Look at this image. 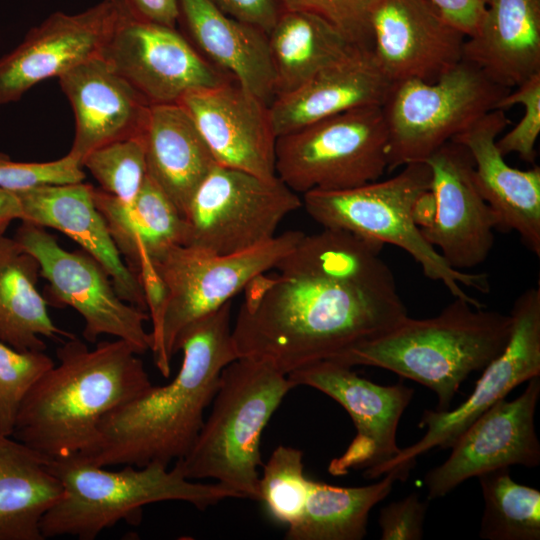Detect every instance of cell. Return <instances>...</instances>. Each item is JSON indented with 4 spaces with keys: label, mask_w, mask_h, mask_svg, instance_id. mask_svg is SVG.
Segmentation results:
<instances>
[{
    "label": "cell",
    "mask_w": 540,
    "mask_h": 540,
    "mask_svg": "<svg viewBox=\"0 0 540 540\" xmlns=\"http://www.w3.org/2000/svg\"><path fill=\"white\" fill-rule=\"evenodd\" d=\"M382 248L337 229L304 234L276 272L243 289L232 325L238 358L289 375L395 327L408 312Z\"/></svg>",
    "instance_id": "obj_1"
},
{
    "label": "cell",
    "mask_w": 540,
    "mask_h": 540,
    "mask_svg": "<svg viewBox=\"0 0 540 540\" xmlns=\"http://www.w3.org/2000/svg\"><path fill=\"white\" fill-rule=\"evenodd\" d=\"M232 302L186 326L175 343L183 360L174 379L115 408L99 422L78 455L92 464L168 466L193 446L223 369L238 358L231 325Z\"/></svg>",
    "instance_id": "obj_2"
},
{
    "label": "cell",
    "mask_w": 540,
    "mask_h": 540,
    "mask_svg": "<svg viewBox=\"0 0 540 540\" xmlns=\"http://www.w3.org/2000/svg\"><path fill=\"white\" fill-rule=\"evenodd\" d=\"M56 355L59 364L23 399L12 433L50 460L81 452L106 414L153 385L135 348L122 339L89 349L74 336Z\"/></svg>",
    "instance_id": "obj_3"
},
{
    "label": "cell",
    "mask_w": 540,
    "mask_h": 540,
    "mask_svg": "<svg viewBox=\"0 0 540 540\" xmlns=\"http://www.w3.org/2000/svg\"><path fill=\"white\" fill-rule=\"evenodd\" d=\"M512 318L454 298L438 315L407 316L386 333L354 346L333 361L389 370L428 387L436 410L450 409L461 383L483 370L505 348Z\"/></svg>",
    "instance_id": "obj_4"
},
{
    "label": "cell",
    "mask_w": 540,
    "mask_h": 540,
    "mask_svg": "<svg viewBox=\"0 0 540 540\" xmlns=\"http://www.w3.org/2000/svg\"><path fill=\"white\" fill-rule=\"evenodd\" d=\"M50 466L63 494L41 520L44 539L94 540L120 521L138 523L142 508L157 502L184 501L205 510L224 499L238 498L217 482L188 479L177 462L171 469L151 463L111 471L75 454L51 460Z\"/></svg>",
    "instance_id": "obj_5"
},
{
    "label": "cell",
    "mask_w": 540,
    "mask_h": 540,
    "mask_svg": "<svg viewBox=\"0 0 540 540\" xmlns=\"http://www.w3.org/2000/svg\"><path fill=\"white\" fill-rule=\"evenodd\" d=\"M289 377L266 362L237 358L222 371L213 406L189 452L176 461L195 481L213 479L259 501L260 441L288 392Z\"/></svg>",
    "instance_id": "obj_6"
},
{
    "label": "cell",
    "mask_w": 540,
    "mask_h": 540,
    "mask_svg": "<svg viewBox=\"0 0 540 540\" xmlns=\"http://www.w3.org/2000/svg\"><path fill=\"white\" fill-rule=\"evenodd\" d=\"M396 175L357 187L303 194L302 205L322 228L349 232L361 239L403 249L424 275L442 282L454 298L485 306L466 293L463 286L482 293L490 290L488 276L452 268L423 236L417 223V207L431 188L426 162L409 163Z\"/></svg>",
    "instance_id": "obj_7"
},
{
    "label": "cell",
    "mask_w": 540,
    "mask_h": 540,
    "mask_svg": "<svg viewBox=\"0 0 540 540\" xmlns=\"http://www.w3.org/2000/svg\"><path fill=\"white\" fill-rule=\"evenodd\" d=\"M303 236L301 231H287L256 247L227 255L180 245L157 262L153 269L162 306L152 325L151 352L160 373L170 375L175 343L186 326L231 301L256 276L272 270Z\"/></svg>",
    "instance_id": "obj_8"
},
{
    "label": "cell",
    "mask_w": 540,
    "mask_h": 540,
    "mask_svg": "<svg viewBox=\"0 0 540 540\" xmlns=\"http://www.w3.org/2000/svg\"><path fill=\"white\" fill-rule=\"evenodd\" d=\"M462 59L433 82L393 83L382 105L388 130V169L425 162L510 91Z\"/></svg>",
    "instance_id": "obj_9"
},
{
    "label": "cell",
    "mask_w": 540,
    "mask_h": 540,
    "mask_svg": "<svg viewBox=\"0 0 540 540\" xmlns=\"http://www.w3.org/2000/svg\"><path fill=\"white\" fill-rule=\"evenodd\" d=\"M388 169L382 106L352 109L277 137L276 176L297 194L379 180Z\"/></svg>",
    "instance_id": "obj_10"
},
{
    "label": "cell",
    "mask_w": 540,
    "mask_h": 540,
    "mask_svg": "<svg viewBox=\"0 0 540 540\" xmlns=\"http://www.w3.org/2000/svg\"><path fill=\"white\" fill-rule=\"evenodd\" d=\"M301 206L299 195L277 176L216 165L185 212V245L220 255L251 249L271 240L281 221Z\"/></svg>",
    "instance_id": "obj_11"
},
{
    "label": "cell",
    "mask_w": 540,
    "mask_h": 540,
    "mask_svg": "<svg viewBox=\"0 0 540 540\" xmlns=\"http://www.w3.org/2000/svg\"><path fill=\"white\" fill-rule=\"evenodd\" d=\"M14 238L37 260L54 304L70 306L81 315L88 342L106 334L127 341L139 355L151 351V332L145 328L149 313L124 301L92 256L65 250L43 227L27 222H22Z\"/></svg>",
    "instance_id": "obj_12"
},
{
    "label": "cell",
    "mask_w": 540,
    "mask_h": 540,
    "mask_svg": "<svg viewBox=\"0 0 540 540\" xmlns=\"http://www.w3.org/2000/svg\"><path fill=\"white\" fill-rule=\"evenodd\" d=\"M512 328L502 352L482 371L474 390L455 409L423 411L419 427L427 428L416 443L400 449L390 460L363 473L367 479L384 475L392 468L416 463V458L429 450L451 448L458 437L481 414L516 386L540 376V286L522 292L513 303Z\"/></svg>",
    "instance_id": "obj_13"
},
{
    "label": "cell",
    "mask_w": 540,
    "mask_h": 540,
    "mask_svg": "<svg viewBox=\"0 0 540 540\" xmlns=\"http://www.w3.org/2000/svg\"><path fill=\"white\" fill-rule=\"evenodd\" d=\"M101 57L150 105L178 103L191 91L234 81L176 28L134 16L117 28Z\"/></svg>",
    "instance_id": "obj_14"
},
{
    "label": "cell",
    "mask_w": 540,
    "mask_h": 540,
    "mask_svg": "<svg viewBox=\"0 0 540 540\" xmlns=\"http://www.w3.org/2000/svg\"><path fill=\"white\" fill-rule=\"evenodd\" d=\"M131 16L125 0H100L76 14L48 16L0 59V105L17 101L39 82L60 77L101 55L117 28Z\"/></svg>",
    "instance_id": "obj_15"
},
{
    "label": "cell",
    "mask_w": 540,
    "mask_h": 540,
    "mask_svg": "<svg viewBox=\"0 0 540 540\" xmlns=\"http://www.w3.org/2000/svg\"><path fill=\"white\" fill-rule=\"evenodd\" d=\"M287 376L295 386H309L331 397L354 422L356 435L344 453L331 460V475L343 476L359 469L370 471L400 451L397 427L414 389L400 382L376 384L359 376L352 367L333 360L316 362Z\"/></svg>",
    "instance_id": "obj_16"
},
{
    "label": "cell",
    "mask_w": 540,
    "mask_h": 540,
    "mask_svg": "<svg viewBox=\"0 0 540 540\" xmlns=\"http://www.w3.org/2000/svg\"><path fill=\"white\" fill-rule=\"evenodd\" d=\"M515 399H500L458 437L450 456L423 480L427 500L441 498L471 477L513 465L540 464L535 412L540 376L531 378Z\"/></svg>",
    "instance_id": "obj_17"
},
{
    "label": "cell",
    "mask_w": 540,
    "mask_h": 540,
    "mask_svg": "<svg viewBox=\"0 0 540 540\" xmlns=\"http://www.w3.org/2000/svg\"><path fill=\"white\" fill-rule=\"evenodd\" d=\"M425 162L434 209L420 230L452 268H475L493 248L498 219L476 186L473 159L463 145L449 141Z\"/></svg>",
    "instance_id": "obj_18"
},
{
    "label": "cell",
    "mask_w": 540,
    "mask_h": 540,
    "mask_svg": "<svg viewBox=\"0 0 540 540\" xmlns=\"http://www.w3.org/2000/svg\"><path fill=\"white\" fill-rule=\"evenodd\" d=\"M371 24L372 52L392 84L433 82L463 59L467 37L429 0H379Z\"/></svg>",
    "instance_id": "obj_19"
},
{
    "label": "cell",
    "mask_w": 540,
    "mask_h": 540,
    "mask_svg": "<svg viewBox=\"0 0 540 540\" xmlns=\"http://www.w3.org/2000/svg\"><path fill=\"white\" fill-rule=\"evenodd\" d=\"M188 112L217 165L262 178L275 172L270 104L235 81L191 91L178 102Z\"/></svg>",
    "instance_id": "obj_20"
},
{
    "label": "cell",
    "mask_w": 540,
    "mask_h": 540,
    "mask_svg": "<svg viewBox=\"0 0 540 540\" xmlns=\"http://www.w3.org/2000/svg\"><path fill=\"white\" fill-rule=\"evenodd\" d=\"M510 123L503 110H492L451 141L463 145L474 163V180L498 219V230L515 231L522 243L540 256V167L510 166L496 145Z\"/></svg>",
    "instance_id": "obj_21"
},
{
    "label": "cell",
    "mask_w": 540,
    "mask_h": 540,
    "mask_svg": "<svg viewBox=\"0 0 540 540\" xmlns=\"http://www.w3.org/2000/svg\"><path fill=\"white\" fill-rule=\"evenodd\" d=\"M93 189L80 182L13 192L18 201V219L67 235L105 269L124 301L148 312L144 289L119 254L94 203Z\"/></svg>",
    "instance_id": "obj_22"
},
{
    "label": "cell",
    "mask_w": 540,
    "mask_h": 540,
    "mask_svg": "<svg viewBox=\"0 0 540 540\" xmlns=\"http://www.w3.org/2000/svg\"><path fill=\"white\" fill-rule=\"evenodd\" d=\"M58 79L75 119L69 153L81 164L89 152L102 145L143 134L151 105L101 55Z\"/></svg>",
    "instance_id": "obj_23"
},
{
    "label": "cell",
    "mask_w": 540,
    "mask_h": 540,
    "mask_svg": "<svg viewBox=\"0 0 540 540\" xmlns=\"http://www.w3.org/2000/svg\"><path fill=\"white\" fill-rule=\"evenodd\" d=\"M392 83L372 50L355 48L295 90L270 104L277 137L328 117L366 106H382Z\"/></svg>",
    "instance_id": "obj_24"
},
{
    "label": "cell",
    "mask_w": 540,
    "mask_h": 540,
    "mask_svg": "<svg viewBox=\"0 0 540 540\" xmlns=\"http://www.w3.org/2000/svg\"><path fill=\"white\" fill-rule=\"evenodd\" d=\"M184 36L211 64L268 104L275 80L267 33L236 20L210 0H177Z\"/></svg>",
    "instance_id": "obj_25"
},
{
    "label": "cell",
    "mask_w": 540,
    "mask_h": 540,
    "mask_svg": "<svg viewBox=\"0 0 540 540\" xmlns=\"http://www.w3.org/2000/svg\"><path fill=\"white\" fill-rule=\"evenodd\" d=\"M93 199L119 254L140 283L171 249L186 243L184 217L148 175L131 203L96 188Z\"/></svg>",
    "instance_id": "obj_26"
},
{
    "label": "cell",
    "mask_w": 540,
    "mask_h": 540,
    "mask_svg": "<svg viewBox=\"0 0 540 540\" xmlns=\"http://www.w3.org/2000/svg\"><path fill=\"white\" fill-rule=\"evenodd\" d=\"M463 59L508 89L540 73V0H491Z\"/></svg>",
    "instance_id": "obj_27"
},
{
    "label": "cell",
    "mask_w": 540,
    "mask_h": 540,
    "mask_svg": "<svg viewBox=\"0 0 540 540\" xmlns=\"http://www.w3.org/2000/svg\"><path fill=\"white\" fill-rule=\"evenodd\" d=\"M142 135L147 175L184 217L196 189L217 163L180 103L151 105Z\"/></svg>",
    "instance_id": "obj_28"
},
{
    "label": "cell",
    "mask_w": 540,
    "mask_h": 540,
    "mask_svg": "<svg viewBox=\"0 0 540 540\" xmlns=\"http://www.w3.org/2000/svg\"><path fill=\"white\" fill-rule=\"evenodd\" d=\"M50 463L0 432V540H44L41 520L63 494Z\"/></svg>",
    "instance_id": "obj_29"
},
{
    "label": "cell",
    "mask_w": 540,
    "mask_h": 540,
    "mask_svg": "<svg viewBox=\"0 0 540 540\" xmlns=\"http://www.w3.org/2000/svg\"><path fill=\"white\" fill-rule=\"evenodd\" d=\"M40 266L15 238L0 236V340L19 351H45L42 337L75 335L59 328L37 289Z\"/></svg>",
    "instance_id": "obj_30"
},
{
    "label": "cell",
    "mask_w": 540,
    "mask_h": 540,
    "mask_svg": "<svg viewBox=\"0 0 540 540\" xmlns=\"http://www.w3.org/2000/svg\"><path fill=\"white\" fill-rule=\"evenodd\" d=\"M416 463L392 468L385 477L360 487H339L310 480L303 512L289 526L287 540H360L367 533L371 509L385 499L398 480H406Z\"/></svg>",
    "instance_id": "obj_31"
},
{
    "label": "cell",
    "mask_w": 540,
    "mask_h": 540,
    "mask_svg": "<svg viewBox=\"0 0 540 540\" xmlns=\"http://www.w3.org/2000/svg\"><path fill=\"white\" fill-rule=\"evenodd\" d=\"M267 40L275 98L295 90L357 48L322 19L289 10H282Z\"/></svg>",
    "instance_id": "obj_32"
},
{
    "label": "cell",
    "mask_w": 540,
    "mask_h": 540,
    "mask_svg": "<svg viewBox=\"0 0 540 540\" xmlns=\"http://www.w3.org/2000/svg\"><path fill=\"white\" fill-rule=\"evenodd\" d=\"M484 499L479 537L488 540H539L540 492L515 482L509 468L478 476Z\"/></svg>",
    "instance_id": "obj_33"
},
{
    "label": "cell",
    "mask_w": 540,
    "mask_h": 540,
    "mask_svg": "<svg viewBox=\"0 0 540 540\" xmlns=\"http://www.w3.org/2000/svg\"><path fill=\"white\" fill-rule=\"evenodd\" d=\"M310 480L304 473L303 452L279 445L263 465L259 501L264 503L272 518L289 527L303 512Z\"/></svg>",
    "instance_id": "obj_34"
},
{
    "label": "cell",
    "mask_w": 540,
    "mask_h": 540,
    "mask_svg": "<svg viewBox=\"0 0 540 540\" xmlns=\"http://www.w3.org/2000/svg\"><path fill=\"white\" fill-rule=\"evenodd\" d=\"M101 185V190L122 202L131 203L146 177L147 166L143 135L124 138L102 145L82 160Z\"/></svg>",
    "instance_id": "obj_35"
},
{
    "label": "cell",
    "mask_w": 540,
    "mask_h": 540,
    "mask_svg": "<svg viewBox=\"0 0 540 540\" xmlns=\"http://www.w3.org/2000/svg\"><path fill=\"white\" fill-rule=\"evenodd\" d=\"M55 365L44 351H19L0 340V432L12 436L20 405Z\"/></svg>",
    "instance_id": "obj_36"
},
{
    "label": "cell",
    "mask_w": 540,
    "mask_h": 540,
    "mask_svg": "<svg viewBox=\"0 0 540 540\" xmlns=\"http://www.w3.org/2000/svg\"><path fill=\"white\" fill-rule=\"evenodd\" d=\"M282 10L314 15L351 45L372 50V16L379 0H277Z\"/></svg>",
    "instance_id": "obj_37"
},
{
    "label": "cell",
    "mask_w": 540,
    "mask_h": 540,
    "mask_svg": "<svg viewBox=\"0 0 540 540\" xmlns=\"http://www.w3.org/2000/svg\"><path fill=\"white\" fill-rule=\"evenodd\" d=\"M520 104L524 106L521 120L503 137L496 140L502 155L517 154L523 161L534 163L536 142L540 134V73L529 77L498 102L495 109L506 111Z\"/></svg>",
    "instance_id": "obj_38"
},
{
    "label": "cell",
    "mask_w": 540,
    "mask_h": 540,
    "mask_svg": "<svg viewBox=\"0 0 540 540\" xmlns=\"http://www.w3.org/2000/svg\"><path fill=\"white\" fill-rule=\"evenodd\" d=\"M80 160L68 153L47 162H16L0 153V188L22 192L42 186L83 182L85 173Z\"/></svg>",
    "instance_id": "obj_39"
},
{
    "label": "cell",
    "mask_w": 540,
    "mask_h": 540,
    "mask_svg": "<svg viewBox=\"0 0 540 540\" xmlns=\"http://www.w3.org/2000/svg\"><path fill=\"white\" fill-rule=\"evenodd\" d=\"M427 507V501H421L417 492L382 507L379 516L381 539H422Z\"/></svg>",
    "instance_id": "obj_40"
},
{
    "label": "cell",
    "mask_w": 540,
    "mask_h": 540,
    "mask_svg": "<svg viewBox=\"0 0 540 540\" xmlns=\"http://www.w3.org/2000/svg\"><path fill=\"white\" fill-rule=\"evenodd\" d=\"M226 15L268 33L282 12L277 0H210Z\"/></svg>",
    "instance_id": "obj_41"
},
{
    "label": "cell",
    "mask_w": 540,
    "mask_h": 540,
    "mask_svg": "<svg viewBox=\"0 0 540 540\" xmlns=\"http://www.w3.org/2000/svg\"><path fill=\"white\" fill-rule=\"evenodd\" d=\"M467 38L474 35L491 0H429Z\"/></svg>",
    "instance_id": "obj_42"
},
{
    "label": "cell",
    "mask_w": 540,
    "mask_h": 540,
    "mask_svg": "<svg viewBox=\"0 0 540 540\" xmlns=\"http://www.w3.org/2000/svg\"><path fill=\"white\" fill-rule=\"evenodd\" d=\"M132 14L140 20L176 28L177 0H125Z\"/></svg>",
    "instance_id": "obj_43"
},
{
    "label": "cell",
    "mask_w": 540,
    "mask_h": 540,
    "mask_svg": "<svg viewBox=\"0 0 540 540\" xmlns=\"http://www.w3.org/2000/svg\"><path fill=\"white\" fill-rule=\"evenodd\" d=\"M19 207L13 192L0 188V236L12 220L18 219Z\"/></svg>",
    "instance_id": "obj_44"
}]
</instances>
